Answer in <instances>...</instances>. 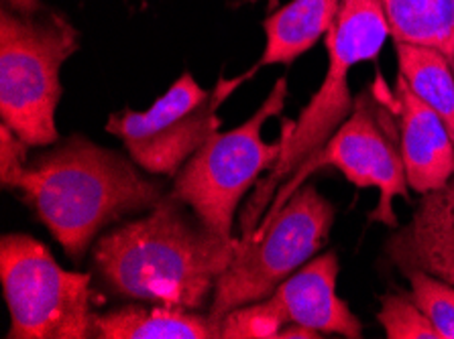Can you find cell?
Returning a JSON list of instances; mask_svg holds the SVG:
<instances>
[{
    "label": "cell",
    "mask_w": 454,
    "mask_h": 339,
    "mask_svg": "<svg viewBox=\"0 0 454 339\" xmlns=\"http://www.w3.org/2000/svg\"><path fill=\"white\" fill-rule=\"evenodd\" d=\"M389 23L381 0H342L339 15L326 33L328 69L326 78L301 110L300 119L284 127V150L263 183L240 213V238H249L270 210L279 187L290 179L309 157L325 147L334 130L355 108L348 88V73L381 53L389 37Z\"/></svg>",
    "instance_id": "3957f363"
},
{
    "label": "cell",
    "mask_w": 454,
    "mask_h": 339,
    "mask_svg": "<svg viewBox=\"0 0 454 339\" xmlns=\"http://www.w3.org/2000/svg\"><path fill=\"white\" fill-rule=\"evenodd\" d=\"M340 265L336 252L314 256L271 295L287 317V323H300L318 334L363 337V323L347 301L336 293Z\"/></svg>",
    "instance_id": "7c38bea8"
},
{
    "label": "cell",
    "mask_w": 454,
    "mask_h": 339,
    "mask_svg": "<svg viewBox=\"0 0 454 339\" xmlns=\"http://www.w3.org/2000/svg\"><path fill=\"white\" fill-rule=\"evenodd\" d=\"M385 254L402 274L422 271L454 285V173L444 185L419 193L410 224L391 234Z\"/></svg>",
    "instance_id": "30bf717a"
},
{
    "label": "cell",
    "mask_w": 454,
    "mask_h": 339,
    "mask_svg": "<svg viewBox=\"0 0 454 339\" xmlns=\"http://www.w3.org/2000/svg\"><path fill=\"white\" fill-rule=\"evenodd\" d=\"M342 0H292L265 19V50L257 69L290 65L312 50L333 27Z\"/></svg>",
    "instance_id": "5bb4252c"
},
{
    "label": "cell",
    "mask_w": 454,
    "mask_h": 339,
    "mask_svg": "<svg viewBox=\"0 0 454 339\" xmlns=\"http://www.w3.org/2000/svg\"><path fill=\"white\" fill-rule=\"evenodd\" d=\"M133 163L86 136H70L31 158L11 187L23 193L66 254L82 260L105 227L165 197L163 187Z\"/></svg>",
    "instance_id": "7a4b0ae2"
},
{
    "label": "cell",
    "mask_w": 454,
    "mask_h": 339,
    "mask_svg": "<svg viewBox=\"0 0 454 339\" xmlns=\"http://www.w3.org/2000/svg\"><path fill=\"white\" fill-rule=\"evenodd\" d=\"M450 65H452V73H454V58H450Z\"/></svg>",
    "instance_id": "cb8c5ba5"
},
{
    "label": "cell",
    "mask_w": 454,
    "mask_h": 339,
    "mask_svg": "<svg viewBox=\"0 0 454 339\" xmlns=\"http://www.w3.org/2000/svg\"><path fill=\"white\" fill-rule=\"evenodd\" d=\"M377 321L387 339H438L436 329L416 305L411 293L383 295Z\"/></svg>",
    "instance_id": "d6986e66"
},
{
    "label": "cell",
    "mask_w": 454,
    "mask_h": 339,
    "mask_svg": "<svg viewBox=\"0 0 454 339\" xmlns=\"http://www.w3.org/2000/svg\"><path fill=\"white\" fill-rule=\"evenodd\" d=\"M239 240L218 236L200 220L192 221L182 202L165 196L147 216L96 240L92 262L116 295L200 311L210 307Z\"/></svg>",
    "instance_id": "6da1fadb"
},
{
    "label": "cell",
    "mask_w": 454,
    "mask_h": 339,
    "mask_svg": "<svg viewBox=\"0 0 454 339\" xmlns=\"http://www.w3.org/2000/svg\"><path fill=\"white\" fill-rule=\"evenodd\" d=\"M11 4V9L19 12V15H27V17H35L43 12V4L41 0H6Z\"/></svg>",
    "instance_id": "7402d4cb"
},
{
    "label": "cell",
    "mask_w": 454,
    "mask_h": 339,
    "mask_svg": "<svg viewBox=\"0 0 454 339\" xmlns=\"http://www.w3.org/2000/svg\"><path fill=\"white\" fill-rule=\"evenodd\" d=\"M254 72L257 67L240 78L223 75L212 89L202 88L192 73H184L145 112L122 110L110 116L106 133L121 138L129 157L143 171L177 175L190 157L218 133V108Z\"/></svg>",
    "instance_id": "9c48e42d"
},
{
    "label": "cell",
    "mask_w": 454,
    "mask_h": 339,
    "mask_svg": "<svg viewBox=\"0 0 454 339\" xmlns=\"http://www.w3.org/2000/svg\"><path fill=\"white\" fill-rule=\"evenodd\" d=\"M249 3H257V0H249ZM279 0H267V4H270V9H275L278 6Z\"/></svg>",
    "instance_id": "603a6c76"
},
{
    "label": "cell",
    "mask_w": 454,
    "mask_h": 339,
    "mask_svg": "<svg viewBox=\"0 0 454 339\" xmlns=\"http://www.w3.org/2000/svg\"><path fill=\"white\" fill-rule=\"evenodd\" d=\"M0 282L11 315L9 339L92 337L90 274L61 268L41 240L4 234Z\"/></svg>",
    "instance_id": "52a82bcc"
},
{
    "label": "cell",
    "mask_w": 454,
    "mask_h": 339,
    "mask_svg": "<svg viewBox=\"0 0 454 339\" xmlns=\"http://www.w3.org/2000/svg\"><path fill=\"white\" fill-rule=\"evenodd\" d=\"M287 81L281 78L249 120L229 133H215L176 175L169 196L188 205L218 236L232 238L235 213L261 173L273 169L284 150V135L275 144L261 136L263 124L281 114Z\"/></svg>",
    "instance_id": "8992f818"
},
{
    "label": "cell",
    "mask_w": 454,
    "mask_h": 339,
    "mask_svg": "<svg viewBox=\"0 0 454 339\" xmlns=\"http://www.w3.org/2000/svg\"><path fill=\"white\" fill-rule=\"evenodd\" d=\"M78 50L80 33L64 17L0 12V116L31 149L59 141V75Z\"/></svg>",
    "instance_id": "277c9868"
},
{
    "label": "cell",
    "mask_w": 454,
    "mask_h": 339,
    "mask_svg": "<svg viewBox=\"0 0 454 339\" xmlns=\"http://www.w3.org/2000/svg\"><path fill=\"white\" fill-rule=\"evenodd\" d=\"M336 218L334 205L314 185H301L278 213L249 238H240L229 268L212 295V320L247 303L271 297L328 242Z\"/></svg>",
    "instance_id": "5b68a950"
},
{
    "label": "cell",
    "mask_w": 454,
    "mask_h": 339,
    "mask_svg": "<svg viewBox=\"0 0 454 339\" xmlns=\"http://www.w3.org/2000/svg\"><path fill=\"white\" fill-rule=\"evenodd\" d=\"M322 167L339 169L350 183L361 189L375 187L380 191V204L369 213V220L397 227L394 199H410V183L402 158L395 110H387L383 102L377 100L375 88L363 92L355 100L353 112L334 130L325 147L301 163L298 171L279 187L278 196L273 197L270 210L265 212L259 226L271 221L279 207L301 185H306L309 175H314Z\"/></svg>",
    "instance_id": "ba28073f"
},
{
    "label": "cell",
    "mask_w": 454,
    "mask_h": 339,
    "mask_svg": "<svg viewBox=\"0 0 454 339\" xmlns=\"http://www.w3.org/2000/svg\"><path fill=\"white\" fill-rule=\"evenodd\" d=\"M220 339H278L287 317L273 297L247 303L218 320Z\"/></svg>",
    "instance_id": "e0dca14e"
},
{
    "label": "cell",
    "mask_w": 454,
    "mask_h": 339,
    "mask_svg": "<svg viewBox=\"0 0 454 339\" xmlns=\"http://www.w3.org/2000/svg\"><path fill=\"white\" fill-rule=\"evenodd\" d=\"M29 144L12 133L6 124H0V183L11 187L20 171L29 163Z\"/></svg>",
    "instance_id": "ffe728a7"
},
{
    "label": "cell",
    "mask_w": 454,
    "mask_h": 339,
    "mask_svg": "<svg viewBox=\"0 0 454 339\" xmlns=\"http://www.w3.org/2000/svg\"><path fill=\"white\" fill-rule=\"evenodd\" d=\"M397 67L411 92L442 116L454 143V73L450 59L430 47L395 43Z\"/></svg>",
    "instance_id": "2e32d148"
},
{
    "label": "cell",
    "mask_w": 454,
    "mask_h": 339,
    "mask_svg": "<svg viewBox=\"0 0 454 339\" xmlns=\"http://www.w3.org/2000/svg\"><path fill=\"white\" fill-rule=\"evenodd\" d=\"M96 339H220V323L198 311L168 305H122L92 315Z\"/></svg>",
    "instance_id": "4fadbf2b"
},
{
    "label": "cell",
    "mask_w": 454,
    "mask_h": 339,
    "mask_svg": "<svg viewBox=\"0 0 454 339\" xmlns=\"http://www.w3.org/2000/svg\"><path fill=\"white\" fill-rule=\"evenodd\" d=\"M394 110L410 189L426 193L444 185L454 173V143L442 116L411 92L400 73L394 89Z\"/></svg>",
    "instance_id": "8fae6325"
},
{
    "label": "cell",
    "mask_w": 454,
    "mask_h": 339,
    "mask_svg": "<svg viewBox=\"0 0 454 339\" xmlns=\"http://www.w3.org/2000/svg\"><path fill=\"white\" fill-rule=\"evenodd\" d=\"M403 276L410 281V293L436 329L438 339H454V285L422 271H408Z\"/></svg>",
    "instance_id": "ac0fdd59"
},
{
    "label": "cell",
    "mask_w": 454,
    "mask_h": 339,
    "mask_svg": "<svg viewBox=\"0 0 454 339\" xmlns=\"http://www.w3.org/2000/svg\"><path fill=\"white\" fill-rule=\"evenodd\" d=\"M318 337H322V334L300 323H286L278 334V339H318Z\"/></svg>",
    "instance_id": "44dd1931"
},
{
    "label": "cell",
    "mask_w": 454,
    "mask_h": 339,
    "mask_svg": "<svg viewBox=\"0 0 454 339\" xmlns=\"http://www.w3.org/2000/svg\"><path fill=\"white\" fill-rule=\"evenodd\" d=\"M395 43L430 47L454 58V0H381Z\"/></svg>",
    "instance_id": "9a60e30c"
}]
</instances>
